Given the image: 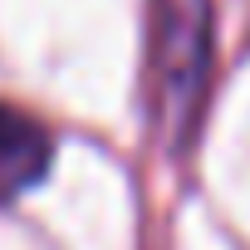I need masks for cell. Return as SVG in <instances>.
<instances>
[{"label":"cell","mask_w":250,"mask_h":250,"mask_svg":"<svg viewBox=\"0 0 250 250\" xmlns=\"http://www.w3.org/2000/svg\"><path fill=\"white\" fill-rule=\"evenodd\" d=\"M49 162H54L49 128L20 103H0V201H15L30 187H40Z\"/></svg>","instance_id":"2"},{"label":"cell","mask_w":250,"mask_h":250,"mask_svg":"<svg viewBox=\"0 0 250 250\" xmlns=\"http://www.w3.org/2000/svg\"><path fill=\"white\" fill-rule=\"evenodd\" d=\"M216 69V10L211 0H152V79L157 128L172 152L196 138Z\"/></svg>","instance_id":"1"}]
</instances>
